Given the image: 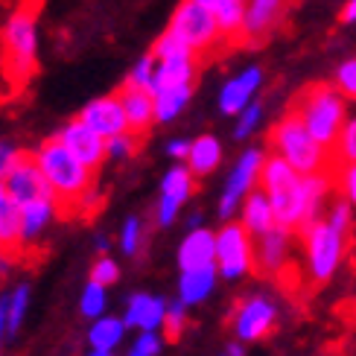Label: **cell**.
Here are the masks:
<instances>
[{
  "label": "cell",
  "instance_id": "obj_19",
  "mask_svg": "<svg viewBox=\"0 0 356 356\" xmlns=\"http://www.w3.org/2000/svg\"><path fill=\"white\" fill-rule=\"evenodd\" d=\"M330 190H333V175L327 170L301 175V225H307V222H316V219L324 216Z\"/></svg>",
  "mask_w": 356,
  "mask_h": 356
},
{
  "label": "cell",
  "instance_id": "obj_10",
  "mask_svg": "<svg viewBox=\"0 0 356 356\" xmlns=\"http://www.w3.org/2000/svg\"><path fill=\"white\" fill-rule=\"evenodd\" d=\"M3 193L15 202V204H29L38 199H53V190L47 184V178L41 175L38 164L33 161V152H21V158L3 172Z\"/></svg>",
  "mask_w": 356,
  "mask_h": 356
},
{
  "label": "cell",
  "instance_id": "obj_24",
  "mask_svg": "<svg viewBox=\"0 0 356 356\" xmlns=\"http://www.w3.org/2000/svg\"><path fill=\"white\" fill-rule=\"evenodd\" d=\"M202 9L213 15V21L219 26L222 38L228 41H243V12H245V0H193Z\"/></svg>",
  "mask_w": 356,
  "mask_h": 356
},
{
  "label": "cell",
  "instance_id": "obj_3",
  "mask_svg": "<svg viewBox=\"0 0 356 356\" xmlns=\"http://www.w3.org/2000/svg\"><path fill=\"white\" fill-rule=\"evenodd\" d=\"M272 155L284 158L286 164L301 172V175H309V172H324L330 167V149H324L321 143H316V138L309 135L304 129V123L298 120V114L289 108V114L280 120L275 129H272Z\"/></svg>",
  "mask_w": 356,
  "mask_h": 356
},
{
  "label": "cell",
  "instance_id": "obj_41",
  "mask_svg": "<svg viewBox=\"0 0 356 356\" xmlns=\"http://www.w3.org/2000/svg\"><path fill=\"white\" fill-rule=\"evenodd\" d=\"M333 85L339 88V91H342L345 99H356V56L336 67V79H333Z\"/></svg>",
  "mask_w": 356,
  "mask_h": 356
},
{
  "label": "cell",
  "instance_id": "obj_33",
  "mask_svg": "<svg viewBox=\"0 0 356 356\" xmlns=\"http://www.w3.org/2000/svg\"><path fill=\"white\" fill-rule=\"evenodd\" d=\"M140 146V135L135 131H120L114 138H106V161H126L138 152Z\"/></svg>",
  "mask_w": 356,
  "mask_h": 356
},
{
  "label": "cell",
  "instance_id": "obj_32",
  "mask_svg": "<svg viewBox=\"0 0 356 356\" xmlns=\"http://www.w3.org/2000/svg\"><path fill=\"white\" fill-rule=\"evenodd\" d=\"M106 307H108V292H106V286H99V284H94V280H88L85 284V289H82V295H79V313L85 316V318H99L102 313H106Z\"/></svg>",
  "mask_w": 356,
  "mask_h": 356
},
{
  "label": "cell",
  "instance_id": "obj_47",
  "mask_svg": "<svg viewBox=\"0 0 356 356\" xmlns=\"http://www.w3.org/2000/svg\"><path fill=\"white\" fill-rule=\"evenodd\" d=\"M339 18H342V24H356V0H348Z\"/></svg>",
  "mask_w": 356,
  "mask_h": 356
},
{
  "label": "cell",
  "instance_id": "obj_25",
  "mask_svg": "<svg viewBox=\"0 0 356 356\" xmlns=\"http://www.w3.org/2000/svg\"><path fill=\"white\" fill-rule=\"evenodd\" d=\"M216 257V243H213V231L207 228H190V234L178 245V266L181 269H196V266H207Z\"/></svg>",
  "mask_w": 356,
  "mask_h": 356
},
{
  "label": "cell",
  "instance_id": "obj_1",
  "mask_svg": "<svg viewBox=\"0 0 356 356\" xmlns=\"http://www.w3.org/2000/svg\"><path fill=\"white\" fill-rule=\"evenodd\" d=\"M33 161L38 164L41 175L56 196V207H70V204H88L94 196V172L85 164H79L56 138L44 140L33 152Z\"/></svg>",
  "mask_w": 356,
  "mask_h": 356
},
{
  "label": "cell",
  "instance_id": "obj_43",
  "mask_svg": "<svg viewBox=\"0 0 356 356\" xmlns=\"http://www.w3.org/2000/svg\"><path fill=\"white\" fill-rule=\"evenodd\" d=\"M184 50H190V47H187V44H184L181 38H178L175 33H170V29H167V33H164V35H161V38L155 41V47H152V56H155V58H167V56L184 53ZM190 53H193V50H190Z\"/></svg>",
  "mask_w": 356,
  "mask_h": 356
},
{
  "label": "cell",
  "instance_id": "obj_6",
  "mask_svg": "<svg viewBox=\"0 0 356 356\" xmlns=\"http://www.w3.org/2000/svg\"><path fill=\"white\" fill-rule=\"evenodd\" d=\"M3 58L15 82L33 76L38 62V29H35V9L21 6L9 15L3 26Z\"/></svg>",
  "mask_w": 356,
  "mask_h": 356
},
{
  "label": "cell",
  "instance_id": "obj_38",
  "mask_svg": "<svg viewBox=\"0 0 356 356\" xmlns=\"http://www.w3.org/2000/svg\"><path fill=\"white\" fill-rule=\"evenodd\" d=\"M353 204L350 202H345V199H339V202H333V204H327L324 207V222H327L330 228H336V231H342V234H348L350 231V219H353Z\"/></svg>",
  "mask_w": 356,
  "mask_h": 356
},
{
  "label": "cell",
  "instance_id": "obj_11",
  "mask_svg": "<svg viewBox=\"0 0 356 356\" xmlns=\"http://www.w3.org/2000/svg\"><path fill=\"white\" fill-rule=\"evenodd\" d=\"M277 321V307L266 295H251L234 313V333L240 342H260L272 333Z\"/></svg>",
  "mask_w": 356,
  "mask_h": 356
},
{
  "label": "cell",
  "instance_id": "obj_45",
  "mask_svg": "<svg viewBox=\"0 0 356 356\" xmlns=\"http://www.w3.org/2000/svg\"><path fill=\"white\" fill-rule=\"evenodd\" d=\"M18 158H21V149H18V146L9 143V140H0V178H3V172H6Z\"/></svg>",
  "mask_w": 356,
  "mask_h": 356
},
{
  "label": "cell",
  "instance_id": "obj_7",
  "mask_svg": "<svg viewBox=\"0 0 356 356\" xmlns=\"http://www.w3.org/2000/svg\"><path fill=\"white\" fill-rule=\"evenodd\" d=\"M216 243V272L225 280H240L254 272V236H251L240 222H225L213 234Z\"/></svg>",
  "mask_w": 356,
  "mask_h": 356
},
{
  "label": "cell",
  "instance_id": "obj_23",
  "mask_svg": "<svg viewBox=\"0 0 356 356\" xmlns=\"http://www.w3.org/2000/svg\"><path fill=\"white\" fill-rule=\"evenodd\" d=\"M240 225L254 236H263L266 231H272L277 222H275V213H272V204H269V199H266V193L263 190H248L245 193V199H243V204H240Z\"/></svg>",
  "mask_w": 356,
  "mask_h": 356
},
{
  "label": "cell",
  "instance_id": "obj_5",
  "mask_svg": "<svg viewBox=\"0 0 356 356\" xmlns=\"http://www.w3.org/2000/svg\"><path fill=\"white\" fill-rule=\"evenodd\" d=\"M298 231H301V240H304V263H307L309 280L327 284L345 260L348 234L330 228L324 219L307 222V225H301Z\"/></svg>",
  "mask_w": 356,
  "mask_h": 356
},
{
  "label": "cell",
  "instance_id": "obj_17",
  "mask_svg": "<svg viewBox=\"0 0 356 356\" xmlns=\"http://www.w3.org/2000/svg\"><path fill=\"white\" fill-rule=\"evenodd\" d=\"M286 0H245L243 12V38L260 41L280 24Z\"/></svg>",
  "mask_w": 356,
  "mask_h": 356
},
{
  "label": "cell",
  "instance_id": "obj_21",
  "mask_svg": "<svg viewBox=\"0 0 356 356\" xmlns=\"http://www.w3.org/2000/svg\"><path fill=\"white\" fill-rule=\"evenodd\" d=\"M193 76H196V53L184 50L167 58H155V76L149 85V94L170 85H193Z\"/></svg>",
  "mask_w": 356,
  "mask_h": 356
},
{
  "label": "cell",
  "instance_id": "obj_14",
  "mask_svg": "<svg viewBox=\"0 0 356 356\" xmlns=\"http://www.w3.org/2000/svg\"><path fill=\"white\" fill-rule=\"evenodd\" d=\"M292 254V231L284 225H275L263 236L254 240V269L263 275H277L286 269Z\"/></svg>",
  "mask_w": 356,
  "mask_h": 356
},
{
  "label": "cell",
  "instance_id": "obj_29",
  "mask_svg": "<svg viewBox=\"0 0 356 356\" xmlns=\"http://www.w3.org/2000/svg\"><path fill=\"white\" fill-rule=\"evenodd\" d=\"M21 248V207L6 193H0V251L18 254Z\"/></svg>",
  "mask_w": 356,
  "mask_h": 356
},
{
  "label": "cell",
  "instance_id": "obj_16",
  "mask_svg": "<svg viewBox=\"0 0 356 356\" xmlns=\"http://www.w3.org/2000/svg\"><path fill=\"white\" fill-rule=\"evenodd\" d=\"M260 85H263V67L260 65H251L243 73L231 76L219 91V111L228 114V117H236L251 99L257 97Z\"/></svg>",
  "mask_w": 356,
  "mask_h": 356
},
{
  "label": "cell",
  "instance_id": "obj_30",
  "mask_svg": "<svg viewBox=\"0 0 356 356\" xmlns=\"http://www.w3.org/2000/svg\"><path fill=\"white\" fill-rule=\"evenodd\" d=\"M126 330H129V327L123 324V318L102 313L99 318H94L91 330H88V345H91L94 350H114L117 345L123 342Z\"/></svg>",
  "mask_w": 356,
  "mask_h": 356
},
{
  "label": "cell",
  "instance_id": "obj_26",
  "mask_svg": "<svg viewBox=\"0 0 356 356\" xmlns=\"http://www.w3.org/2000/svg\"><path fill=\"white\" fill-rule=\"evenodd\" d=\"M56 213H58V207L53 199H38V202L21 204V245L35 243L38 236L50 228Z\"/></svg>",
  "mask_w": 356,
  "mask_h": 356
},
{
  "label": "cell",
  "instance_id": "obj_27",
  "mask_svg": "<svg viewBox=\"0 0 356 356\" xmlns=\"http://www.w3.org/2000/svg\"><path fill=\"white\" fill-rule=\"evenodd\" d=\"M222 164V146L213 135H199L196 140H190V152L184 158V167L193 175H211Z\"/></svg>",
  "mask_w": 356,
  "mask_h": 356
},
{
  "label": "cell",
  "instance_id": "obj_46",
  "mask_svg": "<svg viewBox=\"0 0 356 356\" xmlns=\"http://www.w3.org/2000/svg\"><path fill=\"white\" fill-rule=\"evenodd\" d=\"M167 152H170V158H175V161H184V158H187V152H190V140H184V138L170 140Z\"/></svg>",
  "mask_w": 356,
  "mask_h": 356
},
{
  "label": "cell",
  "instance_id": "obj_44",
  "mask_svg": "<svg viewBox=\"0 0 356 356\" xmlns=\"http://www.w3.org/2000/svg\"><path fill=\"white\" fill-rule=\"evenodd\" d=\"M342 196H345V202H350L353 207H356V161L353 164H345V170H342Z\"/></svg>",
  "mask_w": 356,
  "mask_h": 356
},
{
  "label": "cell",
  "instance_id": "obj_31",
  "mask_svg": "<svg viewBox=\"0 0 356 356\" xmlns=\"http://www.w3.org/2000/svg\"><path fill=\"white\" fill-rule=\"evenodd\" d=\"M29 284H18L6 295V336H15L21 330V324L26 318V307H29Z\"/></svg>",
  "mask_w": 356,
  "mask_h": 356
},
{
  "label": "cell",
  "instance_id": "obj_48",
  "mask_svg": "<svg viewBox=\"0 0 356 356\" xmlns=\"http://www.w3.org/2000/svg\"><path fill=\"white\" fill-rule=\"evenodd\" d=\"M3 339H6V295L0 298V348H3Z\"/></svg>",
  "mask_w": 356,
  "mask_h": 356
},
{
  "label": "cell",
  "instance_id": "obj_18",
  "mask_svg": "<svg viewBox=\"0 0 356 356\" xmlns=\"http://www.w3.org/2000/svg\"><path fill=\"white\" fill-rule=\"evenodd\" d=\"M117 99L123 106L126 114V129L135 131V135H146L149 126L155 123V106H152V94L146 88H135V85H123L117 91Z\"/></svg>",
  "mask_w": 356,
  "mask_h": 356
},
{
  "label": "cell",
  "instance_id": "obj_49",
  "mask_svg": "<svg viewBox=\"0 0 356 356\" xmlns=\"http://www.w3.org/2000/svg\"><path fill=\"white\" fill-rule=\"evenodd\" d=\"M228 356H243V345H240V342L228 345Z\"/></svg>",
  "mask_w": 356,
  "mask_h": 356
},
{
  "label": "cell",
  "instance_id": "obj_40",
  "mask_svg": "<svg viewBox=\"0 0 356 356\" xmlns=\"http://www.w3.org/2000/svg\"><path fill=\"white\" fill-rule=\"evenodd\" d=\"M91 280L99 286H106V289L111 284H117V280H120V266H117V260H111L108 254L97 257V263L91 266Z\"/></svg>",
  "mask_w": 356,
  "mask_h": 356
},
{
  "label": "cell",
  "instance_id": "obj_50",
  "mask_svg": "<svg viewBox=\"0 0 356 356\" xmlns=\"http://www.w3.org/2000/svg\"><path fill=\"white\" fill-rule=\"evenodd\" d=\"M108 245H111V243L106 240V236H99V240H97V248L102 251V254H106V251H108Z\"/></svg>",
  "mask_w": 356,
  "mask_h": 356
},
{
  "label": "cell",
  "instance_id": "obj_22",
  "mask_svg": "<svg viewBox=\"0 0 356 356\" xmlns=\"http://www.w3.org/2000/svg\"><path fill=\"white\" fill-rule=\"evenodd\" d=\"M216 277H219L216 263L196 266V269H181V277H178V301L184 307H196L207 301L216 286Z\"/></svg>",
  "mask_w": 356,
  "mask_h": 356
},
{
  "label": "cell",
  "instance_id": "obj_28",
  "mask_svg": "<svg viewBox=\"0 0 356 356\" xmlns=\"http://www.w3.org/2000/svg\"><path fill=\"white\" fill-rule=\"evenodd\" d=\"M193 97V85H170L152 91V106H155V123H172L178 114L187 108Z\"/></svg>",
  "mask_w": 356,
  "mask_h": 356
},
{
  "label": "cell",
  "instance_id": "obj_13",
  "mask_svg": "<svg viewBox=\"0 0 356 356\" xmlns=\"http://www.w3.org/2000/svg\"><path fill=\"white\" fill-rule=\"evenodd\" d=\"M193 175L187 167H172L167 175H164V181H161V199H158V225L161 228H170L178 211H181V204L193 196Z\"/></svg>",
  "mask_w": 356,
  "mask_h": 356
},
{
  "label": "cell",
  "instance_id": "obj_34",
  "mask_svg": "<svg viewBox=\"0 0 356 356\" xmlns=\"http://www.w3.org/2000/svg\"><path fill=\"white\" fill-rule=\"evenodd\" d=\"M333 152L342 158V164H353L356 161V117H345V123L336 135Z\"/></svg>",
  "mask_w": 356,
  "mask_h": 356
},
{
  "label": "cell",
  "instance_id": "obj_53",
  "mask_svg": "<svg viewBox=\"0 0 356 356\" xmlns=\"http://www.w3.org/2000/svg\"><path fill=\"white\" fill-rule=\"evenodd\" d=\"M0 193H3V178H0Z\"/></svg>",
  "mask_w": 356,
  "mask_h": 356
},
{
  "label": "cell",
  "instance_id": "obj_36",
  "mask_svg": "<svg viewBox=\"0 0 356 356\" xmlns=\"http://www.w3.org/2000/svg\"><path fill=\"white\" fill-rule=\"evenodd\" d=\"M140 243H143V222L138 216H129L123 222V231H120V248L126 257H135L140 251Z\"/></svg>",
  "mask_w": 356,
  "mask_h": 356
},
{
  "label": "cell",
  "instance_id": "obj_42",
  "mask_svg": "<svg viewBox=\"0 0 356 356\" xmlns=\"http://www.w3.org/2000/svg\"><path fill=\"white\" fill-rule=\"evenodd\" d=\"M152 76H155V56L149 53V56H143L140 62L131 67V73H129V79H126V85H135V88H146L149 91V85H152Z\"/></svg>",
  "mask_w": 356,
  "mask_h": 356
},
{
  "label": "cell",
  "instance_id": "obj_4",
  "mask_svg": "<svg viewBox=\"0 0 356 356\" xmlns=\"http://www.w3.org/2000/svg\"><path fill=\"white\" fill-rule=\"evenodd\" d=\"M260 190L272 204L275 222L289 231L301 225V172H295L284 158L266 155L260 167Z\"/></svg>",
  "mask_w": 356,
  "mask_h": 356
},
{
  "label": "cell",
  "instance_id": "obj_37",
  "mask_svg": "<svg viewBox=\"0 0 356 356\" xmlns=\"http://www.w3.org/2000/svg\"><path fill=\"white\" fill-rule=\"evenodd\" d=\"M236 117H240V123H236V129H234V138H236V140H245L251 131L260 126V120H263V102L251 99L248 106H245L240 114H236Z\"/></svg>",
  "mask_w": 356,
  "mask_h": 356
},
{
  "label": "cell",
  "instance_id": "obj_35",
  "mask_svg": "<svg viewBox=\"0 0 356 356\" xmlns=\"http://www.w3.org/2000/svg\"><path fill=\"white\" fill-rule=\"evenodd\" d=\"M187 327V307L181 301L175 304H167V313H164V324H161V330H164V339L167 342H178Z\"/></svg>",
  "mask_w": 356,
  "mask_h": 356
},
{
  "label": "cell",
  "instance_id": "obj_8",
  "mask_svg": "<svg viewBox=\"0 0 356 356\" xmlns=\"http://www.w3.org/2000/svg\"><path fill=\"white\" fill-rule=\"evenodd\" d=\"M170 33H175L193 53H207L211 47L225 41L213 21V15L202 9L199 3H193V0H181V3H178V9L172 12V21H170Z\"/></svg>",
  "mask_w": 356,
  "mask_h": 356
},
{
  "label": "cell",
  "instance_id": "obj_51",
  "mask_svg": "<svg viewBox=\"0 0 356 356\" xmlns=\"http://www.w3.org/2000/svg\"><path fill=\"white\" fill-rule=\"evenodd\" d=\"M202 225V216L196 213V216H190V228H199Z\"/></svg>",
  "mask_w": 356,
  "mask_h": 356
},
{
  "label": "cell",
  "instance_id": "obj_12",
  "mask_svg": "<svg viewBox=\"0 0 356 356\" xmlns=\"http://www.w3.org/2000/svg\"><path fill=\"white\" fill-rule=\"evenodd\" d=\"M56 140L91 172H97L102 164H106V140H102L97 131L88 129L82 120H70L67 126H62Z\"/></svg>",
  "mask_w": 356,
  "mask_h": 356
},
{
  "label": "cell",
  "instance_id": "obj_15",
  "mask_svg": "<svg viewBox=\"0 0 356 356\" xmlns=\"http://www.w3.org/2000/svg\"><path fill=\"white\" fill-rule=\"evenodd\" d=\"M76 120H82L91 131H97L102 140L120 135V131H129V129H126V114H123V106H120V99H117V94L91 99V102H88V106L79 111Z\"/></svg>",
  "mask_w": 356,
  "mask_h": 356
},
{
  "label": "cell",
  "instance_id": "obj_9",
  "mask_svg": "<svg viewBox=\"0 0 356 356\" xmlns=\"http://www.w3.org/2000/svg\"><path fill=\"white\" fill-rule=\"evenodd\" d=\"M263 161H266V152L260 149V146H248V149L236 158V164H234V170L228 175L225 193H222V199H219V216L222 219H231L236 211H240L245 193L257 187Z\"/></svg>",
  "mask_w": 356,
  "mask_h": 356
},
{
  "label": "cell",
  "instance_id": "obj_20",
  "mask_svg": "<svg viewBox=\"0 0 356 356\" xmlns=\"http://www.w3.org/2000/svg\"><path fill=\"white\" fill-rule=\"evenodd\" d=\"M164 313H167V301L158 298L149 292H135L126 304V316L123 324L135 330H161L164 324Z\"/></svg>",
  "mask_w": 356,
  "mask_h": 356
},
{
  "label": "cell",
  "instance_id": "obj_39",
  "mask_svg": "<svg viewBox=\"0 0 356 356\" xmlns=\"http://www.w3.org/2000/svg\"><path fill=\"white\" fill-rule=\"evenodd\" d=\"M161 348H164V336L158 330H140L129 348V356H158Z\"/></svg>",
  "mask_w": 356,
  "mask_h": 356
},
{
  "label": "cell",
  "instance_id": "obj_52",
  "mask_svg": "<svg viewBox=\"0 0 356 356\" xmlns=\"http://www.w3.org/2000/svg\"><path fill=\"white\" fill-rule=\"evenodd\" d=\"M88 356H114V353H111V350H94V348H91V353H88Z\"/></svg>",
  "mask_w": 356,
  "mask_h": 356
},
{
  "label": "cell",
  "instance_id": "obj_2",
  "mask_svg": "<svg viewBox=\"0 0 356 356\" xmlns=\"http://www.w3.org/2000/svg\"><path fill=\"white\" fill-rule=\"evenodd\" d=\"M292 111L298 114V120L304 123L309 135L316 138V143H321L324 149L333 152L336 135L348 117V99L342 97V91H339L333 82L307 85L304 91L295 97Z\"/></svg>",
  "mask_w": 356,
  "mask_h": 356
}]
</instances>
